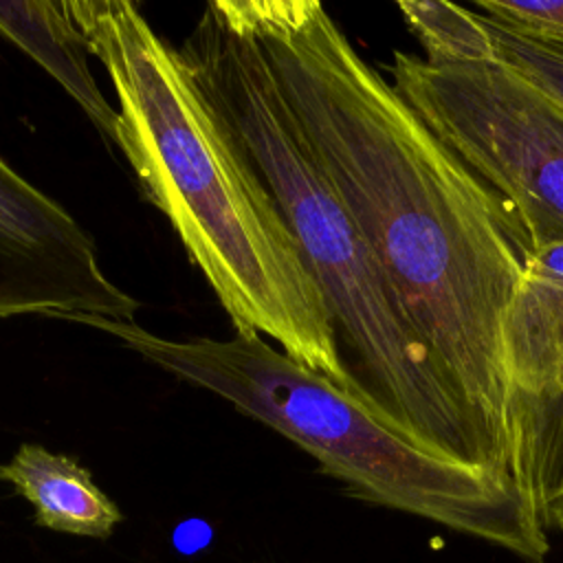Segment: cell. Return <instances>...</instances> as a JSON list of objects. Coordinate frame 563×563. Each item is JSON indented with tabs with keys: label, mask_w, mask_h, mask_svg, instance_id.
Instances as JSON below:
<instances>
[{
	"label": "cell",
	"mask_w": 563,
	"mask_h": 563,
	"mask_svg": "<svg viewBox=\"0 0 563 563\" xmlns=\"http://www.w3.org/2000/svg\"><path fill=\"white\" fill-rule=\"evenodd\" d=\"M235 7L488 468L512 479L506 323L526 257L508 216L321 2Z\"/></svg>",
	"instance_id": "cell-1"
},
{
	"label": "cell",
	"mask_w": 563,
	"mask_h": 563,
	"mask_svg": "<svg viewBox=\"0 0 563 563\" xmlns=\"http://www.w3.org/2000/svg\"><path fill=\"white\" fill-rule=\"evenodd\" d=\"M66 2L114 88L117 147L233 330L273 339L376 411L347 367L325 299L279 207L211 110L180 48L130 0Z\"/></svg>",
	"instance_id": "cell-2"
},
{
	"label": "cell",
	"mask_w": 563,
	"mask_h": 563,
	"mask_svg": "<svg viewBox=\"0 0 563 563\" xmlns=\"http://www.w3.org/2000/svg\"><path fill=\"white\" fill-rule=\"evenodd\" d=\"M180 55L279 207L378 416L438 455L490 471L464 409L312 158L235 0L207 2Z\"/></svg>",
	"instance_id": "cell-3"
},
{
	"label": "cell",
	"mask_w": 563,
	"mask_h": 563,
	"mask_svg": "<svg viewBox=\"0 0 563 563\" xmlns=\"http://www.w3.org/2000/svg\"><path fill=\"white\" fill-rule=\"evenodd\" d=\"M106 334L282 433L352 495L545 563L548 534L512 479L429 451L264 336L165 339L136 321H112Z\"/></svg>",
	"instance_id": "cell-4"
},
{
	"label": "cell",
	"mask_w": 563,
	"mask_h": 563,
	"mask_svg": "<svg viewBox=\"0 0 563 563\" xmlns=\"http://www.w3.org/2000/svg\"><path fill=\"white\" fill-rule=\"evenodd\" d=\"M389 84L493 194L523 257L563 240V112L499 57L427 62L394 51Z\"/></svg>",
	"instance_id": "cell-5"
},
{
	"label": "cell",
	"mask_w": 563,
	"mask_h": 563,
	"mask_svg": "<svg viewBox=\"0 0 563 563\" xmlns=\"http://www.w3.org/2000/svg\"><path fill=\"white\" fill-rule=\"evenodd\" d=\"M136 312L90 233L0 156V319L136 321Z\"/></svg>",
	"instance_id": "cell-6"
},
{
	"label": "cell",
	"mask_w": 563,
	"mask_h": 563,
	"mask_svg": "<svg viewBox=\"0 0 563 563\" xmlns=\"http://www.w3.org/2000/svg\"><path fill=\"white\" fill-rule=\"evenodd\" d=\"M512 479L548 534L563 530V277L526 260L506 323Z\"/></svg>",
	"instance_id": "cell-7"
},
{
	"label": "cell",
	"mask_w": 563,
	"mask_h": 563,
	"mask_svg": "<svg viewBox=\"0 0 563 563\" xmlns=\"http://www.w3.org/2000/svg\"><path fill=\"white\" fill-rule=\"evenodd\" d=\"M0 37L35 59L84 110L101 136L117 147L119 112L99 90L90 46L68 11V2H0Z\"/></svg>",
	"instance_id": "cell-8"
},
{
	"label": "cell",
	"mask_w": 563,
	"mask_h": 563,
	"mask_svg": "<svg viewBox=\"0 0 563 563\" xmlns=\"http://www.w3.org/2000/svg\"><path fill=\"white\" fill-rule=\"evenodd\" d=\"M9 484L35 510V523L77 537L106 539L121 523L119 506L70 455L24 442L0 464Z\"/></svg>",
	"instance_id": "cell-9"
},
{
	"label": "cell",
	"mask_w": 563,
	"mask_h": 563,
	"mask_svg": "<svg viewBox=\"0 0 563 563\" xmlns=\"http://www.w3.org/2000/svg\"><path fill=\"white\" fill-rule=\"evenodd\" d=\"M402 20L424 48L427 62H473L495 57L490 37L473 9L451 2H398Z\"/></svg>",
	"instance_id": "cell-10"
},
{
	"label": "cell",
	"mask_w": 563,
	"mask_h": 563,
	"mask_svg": "<svg viewBox=\"0 0 563 563\" xmlns=\"http://www.w3.org/2000/svg\"><path fill=\"white\" fill-rule=\"evenodd\" d=\"M477 15L490 37L495 57L517 68L563 112V46L526 37L482 13Z\"/></svg>",
	"instance_id": "cell-11"
},
{
	"label": "cell",
	"mask_w": 563,
	"mask_h": 563,
	"mask_svg": "<svg viewBox=\"0 0 563 563\" xmlns=\"http://www.w3.org/2000/svg\"><path fill=\"white\" fill-rule=\"evenodd\" d=\"M473 9L526 37L563 46V0H479Z\"/></svg>",
	"instance_id": "cell-12"
},
{
	"label": "cell",
	"mask_w": 563,
	"mask_h": 563,
	"mask_svg": "<svg viewBox=\"0 0 563 563\" xmlns=\"http://www.w3.org/2000/svg\"><path fill=\"white\" fill-rule=\"evenodd\" d=\"M526 260L539 264L541 268H545L548 273L563 277V240L559 242H550L545 246H539L534 251H530L526 255Z\"/></svg>",
	"instance_id": "cell-13"
}]
</instances>
